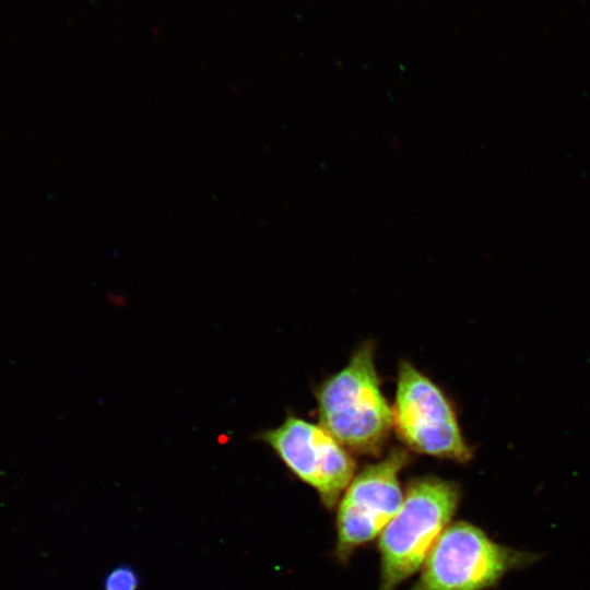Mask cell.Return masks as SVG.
Segmentation results:
<instances>
[{
	"instance_id": "3",
	"label": "cell",
	"mask_w": 590,
	"mask_h": 590,
	"mask_svg": "<svg viewBox=\"0 0 590 590\" xmlns=\"http://www.w3.org/2000/svg\"><path fill=\"white\" fill-rule=\"evenodd\" d=\"M536 559V554L498 544L479 527L458 521L438 538L409 590H485Z\"/></svg>"
},
{
	"instance_id": "2",
	"label": "cell",
	"mask_w": 590,
	"mask_h": 590,
	"mask_svg": "<svg viewBox=\"0 0 590 590\" xmlns=\"http://www.w3.org/2000/svg\"><path fill=\"white\" fill-rule=\"evenodd\" d=\"M458 483L437 476L412 480L402 504L379 535L378 590H394L421 569L438 538L456 514Z\"/></svg>"
},
{
	"instance_id": "1",
	"label": "cell",
	"mask_w": 590,
	"mask_h": 590,
	"mask_svg": "<svg viewBox=\"0 0 590 590\" xmlns=\"http://www.w3.org/2000/svg\"><path fill=\"white\" fill-rule=\"evenodd\" d=\"M320 425L345 449L377 456L393 428L392 408L380 388L375 345H359L345 367L316 390Z\"/></svg>"
},
{
	"instance_id": "5",
	"label": "cell",
	"mask_w": 590,
	"mask_h": 590,
	"mask_svg": "<svg viewBox=\"0 0 590 590\" xmlns=\"http://www.w3.org/2000/svg\"><path fill=\"white\" fill-rule=\"evenodd\" d=\"M284 465L311 486L331 509L354 477L355 461L320 424L288 415L278 427L257 435Z\"/></svg>"
},
{
	"instance_id": "7",
	"label": "cell",
	"mask_w": 590,
	"mask_h": 590,
	"mask_svg": "<svg viewBox=\"0 0 590 590\" xmlns=\"http://www.w3.org/2000/svg\"><path fill=\"white\" fill-rule=\"evenodd\" d=\"M138 574L129 566L111 569L104 579V590H138Z\"/></svg>"
},
{
	"instance_id": "4",
	"label": "cell",
	"mask_w": 590,
	"mask_h": 590,
	"mask_svg": "<svg viewBox=\"0 0 590 590\" xmlns=\"http://www.w3.org/2000/svg\"><path fill=\"white\" fill-rule=\"evenodd\" d=\"M393 428L411 450L459 463L469 462L473 448L464 439L444 391L410 362L399 364Z\"/></svg>"
},
{
	"instance_id": "6",
	"label": "cell",
	"mask_w": 590,
	"mask_h": 590,
	"mask_svg": "<svg viewBox=\"0 0 590 590\" xmlns=\"http://www.w3.org/2000/svg\"><path fill=\"white\" fill-rule=\"evenodd\" d=\"M409 461L405 449L394 448L354 475L338 503L335 553L340 560H347L356 548L380 535L394 517L403 500L400 472Z\"/></svg>"
}]
</instances>
